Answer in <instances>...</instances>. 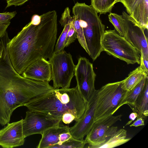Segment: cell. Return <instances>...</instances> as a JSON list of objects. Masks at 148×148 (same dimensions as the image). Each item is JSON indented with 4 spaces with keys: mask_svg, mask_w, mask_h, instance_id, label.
<instances>
[{
    "mask_svg": "<svg viewBox=\"0 0 148 148\" xmlns=\"http://www.w3.org/2000/svg\"><path fill=\"white\" fill-rule=\"evenodd\" d=\"M145 125L144 119L142 118H137L136 120L132 124L130 125V127L134 126L137 127L140 126Z\"/></svg>",
    "mask_w": 148,
    "mask_h": 148,
    "instance_id": "31",
    "label": "cell"
},
{
    "mask_svg": "<svg viewBox=\"0 0 148 148\" xmlns=\"http://www.w3.org/2000/svg\"><path fill=\"white\" fill-rule=\"evenodd\" d=\"M140 66L148 74V59L145 58L141 53H140Z\"/></svg>",
    "mask_w": 148,
    "mask_h": 148,
    "instance_id": "29",
    "label": "cell"
},
{
    "mask_svg": "<svg viewBox=\"0 0 148 148\" xmlns=\"http://www.w3.org/2000/svg\"><path fill=\"white\" fill-rule=\"evenodd\" d=\"M76 38H77V33L72 20L64 43L65 47L69 46L71 43L74 42Z\"/></svg>",
    "mask_w": 148,
    "mask_h": 148,
    "instance_id": "25",
    "label": "cell"
},
{
    "mask_svg": "<svg viewBox=\"0 0 148 148\" xmlns=\"http://www.w3.org/2000/svg\"><path fill=\"white\" fill-rule=\"evenodd\" d=\"M29 0H11L7 1V5L6 8L10 6H17L21 5Z\"/></svg>",
    "mask_w": 148,
    "mask_h": 148,
    "instance_id": "30",
    "label": "cell"
},
{
    "mask_svg": "<svg viewBox=\"0 0 148 148\" xmlns=\"http://www.w3.org/2000/svg\"><path fill=\"white\" fill-rule=\"evenodd\" d=\"M122 16L125 22V38L140 52L148 59V38L145 29L137 24L125 12Z\"/></svg>",
    "mask_w": 148,
    "mask_h": 148,
    "instance_id": "9",
    "label": "cell"
},
{
    "mask_svg": "<svg viewBox=\"0 0 148 148\" xmlns=\"http://www.w3.org/2000/svg\"><path fill=\"white\" fill-rule=\"evenodd\" d=\"M136 22L148 30V0H120Z\"/></svg>",
    "mask_w": 148,
    "mask_h": 148,
    "instance_id": "13",
    "label": "cell"
},
{
    "mask_svg": "<svg viewBox=\"0 0 148 148\" xmlns=\"http://www.w3.org/2000/svg\"><path fill=\"white\" fill-rule=\"evenodd\" d=\"M148 75L139 66L130 72L128 76L122 81V88L127 91H130Z\"/></svg>",
    "mask_w": 148,
    "mask_h": 148,
    "instance_id": "18",
    "label": "cell"
},
{
    "mask_svg": "<svg viewBox=\"0 0 148 148\" xmlns=\"http://www.w3.org/2000/svg\"><path fill=\"white\" fill-rule=\"evenodd\" d=\"M97 99V90L88 100L86 108L82 116L69 131L73 138L84 140L95 123V113Z\"/></svg>",
    "mask_w": 148,
    "mask_h": 148,
    "instance_id": "10",
    "label": "cell"
},
{
    "mask_svg": "<svg viewBox=\"0 0 148 148\" xmlns=\"http://www.w3.org/2000/svg\"><path fill=\"white\" fill-rule=\"evenodd\" d=\"M101 44L103 51L108 55L124 61L127 64H140V52L115 30H105Z\"/></svg>",
    "mask_w": 148,
    "mask_h": 148,
    "instance_id": "5",
    "label": "cell"
},
{
    "mask_svg": "<svg viewBox=\"0 0 148 148\" xmlns=\"http://www.w3.org/2000/svg\"><path fill=\"white\" fill-rule=\"evenodd\" d=\"M148 79L141 92L137 98L134 105L130 108L137 114V118L145 119L148 116Z\"/></svg>",
    "mask_w": 148,
    "mask_h": 148,
    "instance_id": "16",
    "label": "cell"
},
{
    "mask_svg": "<svg viewBox=\"0 0 148 148\" xmlns=\"http://www.w3.org/2000/svg\"><path fill=\"white\" fill-rule=\"evenodd\" d=\"M88 101L76 85L72 88L53 89L34 98L24 106L30 110L40 112L53 117L62 119L66 112L71 113L77 121L84 114Z\"/></svg>",
    "mask_w": 148,
    "mask_h": 148,
    "instance_id": "3",
    "label": "cell"
},
{
    "mask_svg": "<svg viewBox=\"0 0 148 148\" xmlns=\"http://www.w3.org/2000/svg\"><path fill=\"white\" fill-rule=\"evenodd\" d=\"M74 75L77 86L83 95L88 101L95 91V83L96 75L93 64L84 57L78 58Z\"/></svg>",
    "mask_w": 148,
    "mask_h": 148,
    "instance_id": "8",
    "label": "cell"
},
{
    "mask_svg": "<svg viewBox=\"0 0 148 148\" xmlns=\"http://www.w3.org/2000/svg\"><path fill=\"white\" fill-rule=\"evenodd\" d=\"M148 79V76L144 77L141 81L132 89L127 91L122 103V106L128 105L130 108L134 104L138 96L142 90Z\"/></svg>",
    "mask_w": 148,
    "mask_h": 148,
    "instance_id": "19",
    "label": "cell"
},
{
    "mask_svg": "<svg viewBox=\"0 0 148 148\" xmlns=\"http://www.w3.org/2000/svg\"><path fill=\"white\" fill-rule=\"evenodd\" d=\"M21 75L32 79L49 82L51 80V64L45 58H40L30 64Z\"/></svg>",
    "mask_w": 148,
    "mask_h": 148,
    "instance_id": "14",
    "label": "cell"
},
{
    "mask_svg": "<svg viewBox=\"0 0 148 148\" xmlns=\"http://www.w3.org/2000/svg\"><path fill=\"white\" fill-rule=\"evenodd\" d=\"M127 131L123 129L116 130L110 136L106 137L105 141L97 148H112L123 144L131 139L127 138Z\"/></svg>",
    "mask_w": 148,
    "mask_h": 148,
    "instance_id": "17",
    "label": "cell"
},
{
    "mask_svg": "<svg viewBox=\"0 0 148 148\" xmlns=\"http://www.w3.org/2000/svg\"><path fill=\"white\" fill-rule=\"evenodd\" d=\"M73 120L76 121V118L73 114L70 112L65 113L62 116V121L65 124H69Z\"/></svg>",
    "mask_w": 148,
    "mask_h": 148,
    "instance_id": "27",
    "label": "cell"
},
{
    "mask_svg": "<svg viewBox=\"0 0 148 148\" xmlns=\"http://www.w3.org/2000/svg\"><path fill=\"white\" fill-rule=\"evenodd\" d=\"M122 115H111L95 121L84 140L89 148H97L105 142V134L109 127L118 121H121Z\"/></svg>",
    "mask_w": 148,
    "mask_h": 148,
    "instance_id": "11",
    "label": "cell"
},
{
    "mask_svg": "<svg viewBox=\"0 0 148 148\" xmlns=\"http://www.w3.org/2000/svg\"><path fill=\"white\" fill-rule=\"evenodd\" d=\"M49 61L51 65L53 88H69L76 66L71 54L64 50L54 52Z\"/></svg>",
    "mask_w": 148,
    "mask_h": 148,
    "instance_id": "6",
    "label": "cell"
},
{
    "mask_svg": "<svg viewBox=\"0 0 148 148\" xmlns=\"http://www.w3.org/2000/svg\"><path fill=\"white\" fill-rule=\"evenodd\" d=\"M137 114L135 112H133L130 114L129 116V118L130 120L126 124L125 126L128 125L130 124L132 122L134 121L135 119L137 118Z\"/></svg>",
    "mask_w": 148,
    "mask_h": 148,
    "instance_id": "33",
    "label": "cell"
},
{
    "mask_svg": "<svg viewBox=\"0 0 148 148\" xmlns=\"http://www.w3.org/2000/svg\"><path fill=\"white\" fill-rule=\"evenodd\" d=\"M40 16L39 24L29 22L7 43L10 62L20 75L35 60L41 58L49 59L54 52L58 30L57 13L49 11Z\"/></svg>",
    "mask_w": 148,
    "mask_h": 148,
    "instance_id": "1",
    "label": "cell"
},
{
    "mask_svg": "<svg viewBox=\"0 0 148 148\" xmlns=\"http://www.w3.org/2000/svg\"><path fill=\"white\" fill-rule=\"evenodd\" d=\"M72 20H72L65 24L63 30L59 36L56 45L54 52L57 53L64 50L65 47L64 45V43L66 38L67 32L69 29L70 24L72 22Z\"/></svg>",
    "mask_w": 148,
    "mask_h": 148,
    "instance_id": "24",
    "label": "cell"
},
{
    "mask_svg": "<svg viewBox=\"0 0 148 148\" xmlns=\"http://www.w3.org/2000/svg\"><path fill=\"white\" fill-rule=\"evenodd\" d=\"M23 119L9 123L0 130V145L2 147L12 148L24 144L25 138L23 131Z\"/></svg>",
    "mask_w": 148,
    "mask_h": 148,
    "instance_id": "12",
    "label": "cell"
},
{
    "mask_svg": "<svg viewBox=\"0 0 148 148\" xmlns=\"http://www.w3.org/2000/svg\"><path fill=\"white\" fill-rule=\"evenodd\" d=\"M73 22L75 28L78 40L82 47L89 54V52L87 48L83 30L80 26L79 22L77 17L75 15L72 16Z\"/></svg>",
    "mask_w": 148,
    "mask_h": 148,
    "instance_id": "22",
    "label": "cell"
},
{
    "mask_svg": "<svg viewBox=\"0 0 148 148\" xmlns=\"http://www.w3.org/2000/svg\"><path fill=\"white\" fill-rule=\"evenodd\" d=\"M109 21L114 26L118 33L124 37L125 35V22L122 15L110 12L108 15Z\"/></svg>",
    "mask_w": 148,
    "mask_h": 148,
    "instance_id": "21",
    "label": "cell"
},
{
    "mask_svg": "<svg viewBox=\"0 0 148 148\" xmlns=\"http://www.w3.org/2000/svg\"><path fill=\"white\" fill-rule=\"evenodd\" d=\"M127 91L122 81L107 84L97 90L95 121L113 115L121 107Z\"/></svg>",
    "mask_w": 148,
    "mask_h": 148,
    "instance_id": "4",
    "label": "cell"
},
{
    "mask_svg": "<svg viewBox=\"0 0 148 148\" xmlns=\"http://www.w3.org/2000/svg\"><path fill=\"white\" fill-rule=\"evenodd\" d=\"M3 47L4 46L3 42L1 40L0 41V59L1 58L2 55Z\"/></svg>",
    "mask_w": 148,
    "mask_h": 148,
    "instance_id": "34",
    "label": "cell"
},
{
    "mask_svg": "<svg viewBox=\"0 0 148 148\" xmlns=\"http://www.w3.org/2000/svg\"><path fill=\"white\" fill-rule=\"evenodd\" d=\"M120 0H91V6L100 14L110 13L114 5Z\"/></svg>",
    "mask_w": 148,
    "mask_h": 148,
    "instance_id": "20",
    "label": "cell"
},
{
    "mask_svg": "<svg viewBox=\"0 0 148 148\" xmlns=\"http://www.w3.org/2000/svg\"><path fill=\"white\" fill-rule=\"evenodd\" d=\"M69 126L60 123L49 128L44 131L37 148H50L59 142V135L61 133L69 131Z\"/></svg>",
    "mask_w": 148,
    "mask_h": 148,
    "instance_id": "15",
    "label": "cell"
},
{
    "mask_svg": "<svg viewBox=\"0 0 148 148\" xmlns=\"http://www.w3.org/2000/svg\"><path fill=\"white\" fill-rule=\"evenodd\" d=\"M85 145L84 140H79L72 137L61 145L56 144L50 148H83Z\"/></svg>",
    "mask_w": 148,
    "mask_h": 148,
    "instance_id": "23",
    "label": "cell"
},
{
    "mask_svg": "<svg viewBox=\"0 0 148 148\" xmlns=\"http://www.w3.org/2000/svg\"><path fill=\"white\" fill-rule=\"evenodd\" d=\"M6 0L7 1H10V0Z\"/></svg>",
    "mask_w": 148,
    "mask_h": 148,
    "instance_id": "35",
    "label": "cell"
},
{
    "mask_svg": "<svg viewBox=\"0 0 148 148\" xmlns=\"http://www.w3.org/2000/svg\"><path fill=\"white\" fill-rule=\"evenodd\" d=\"M40 21V16L34 14L32 16L30 22L34 25H37L39 24Z\"/></svg>",
    "mask_w": 148,
    "mask_h": 148,
    "instance_id": "32",
    "label": "cell"
},
{
    "mask_svg": "<svg viewBox=\"0 0 148 148\" xmlns=\"http://www.w3.org/2000/svg\"><path fill=\"white\" fill-rule=\"evenodd\" d=\"M8 41L0 59V124L9 123L13 112L31 100L47 93L53 88L48 82L25 77L18 73L9 59Z\"/></svg>",
    "mask_w": 148,
    "mask_h": 148,
    "instance_id": "2",
    "label": "cell"
},
{
    "mask_svg": "<svg viewBox=\"0 0 148 148\" xmlns=\"http://www.w3.org/2000/svg\"><path fill=\"white\" fill-rule=\"evenodd\" d=\"M62 119L53 117L41 112L29 110L23 119L24 137L36 134L42 135L47 129L59 124Z\"/></svg>",
    "mask_w": 148,
    "mask_h": 148,
    "instance_id": "7",
    "label": "cell"
},
{
    "mask_svg": "<svg viewBox=\"0 0 148 148\" xmlns=\"http://www.w3.org/2000/svg\"><path fill=\"white\" fill-rule=\"evenodd\" d=\"M17 13L16 11L0 13V22L9 21L14 17Z\"/></svg>",
    "mask_w": 148,
    "mask_h": 148,
    "instance_id": "26",
    "label": "cell"
},
{
    "mask_svg": "<svg viewBox=\"0 0 148 148\" xmlns=\"http://www.w3.org/2000/svg\"><path fill=\"white\" fill-rule=\"evenodd\" d=\"M72 137L69 131L65 132L60 134L59 137V142L57 144L61 145Z\"/></svg>",
    "mask_w": 148,
    "mask_h": 148,
    "instance_id": "28",
    "label": "cell"
}]
</instances>
